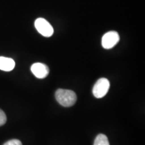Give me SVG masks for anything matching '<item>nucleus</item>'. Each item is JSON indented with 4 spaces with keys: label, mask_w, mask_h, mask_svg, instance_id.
Listing matches in <instances>:
<instances>
[{
    "label": "nucleus",
    "mask_w": 145,
    "mask_h": 145,
    "mask_svg": "<svg viewBox=\"0 0 145 145\" xmlns=\"http://www.w3.org/2000/svg\"><path fill=\"white\" fill-rule=\"evenodd\" d=\"M55 98L61 106H72L77 101V95L74 91L69 89H59L55 93Z\"/></svg>",
    "instance_id": "1"
},
{
    "label": "nucleus",
    "mask_w": 145,
    "mask_h": 145,
    "mask_svg": "<svg viewBox=\"0 0 145 145\" xmlns=\"http://www.w3.org/2000/svg\"><path fill=\"white\" fill-rule=\"evenodd\" d=\"M110 81L106 78H101L95 83L93 88V94L96 98H102L106 95L110 89Z\"/></svg>",
    "instance_id": "2"
},
{
    "label": "nucleus",
    "mask_w": 145,
    "mask_h": 145,
    "mask_svg": "<svg viewBox=\"0 0 145 145\" xmlns=\"http://www.w3.org/2000/svg\"><path fill=\"white\" fill-rule=\"evenodd\" d=\"M34 26L37 31L44 37H50L54 33L52 26L44 18H39L36 20Z\"/></svg>",
    "instance_id": "3"
},
{
    "label": "nucleus",
    "mask_w": 145,
    "mask_h": 145,
    "mask_svg": "<svg viewBox=\"0 0 145 145\" xmlns=\"http://www.w3.org/2000/svg\"><path fill=\"white\" fill-rule=\"evenodd\" d=\"M120 40V36L116 31L108 32L103 36L101 44L106 49H110L115 46Z\"/></svg>",
    "instance_id": "4"
},
{
    "label": "nucleus",
    "mask_w": 145,
    "mask_h": 145,
    "mask_svg": "<svg viewBox=\"0 0 145 145\" xmlns=\"http://www.w3.org/2000/svg\"><path fill=\"white\" fill-rule=\"evenodd\" d=\"M31 71L36 77L39 79H44L49 73V68L43 63H36L31 66Z\"/></svg>",
    "instance_id": "5"
},
{
    "label": "nucleus",
    "mask_w": 145,
    "mask_h": 145,
    "mask_svg": "<svg viewBox=\"0 0 145 145\" xmlns=\"http://www.w3.org/2000/svg\"><path fill=\"white\" fill-rule=\"evenodd\" d=\"M15 67V61L11 58L0 57V70L11 71Z\"/></svg>",
    "instance_id": "6"
},
{
    "label": "nucleus",
    "mask_w": 145,
    "mask_h": 145,
    "mask_svg": "<svg viewBox=\"0 0 145 145\" xmlns=\"http://www.w3.org/2000/svg\"><path fill=\"white\" fill-rule=\"evenodd\" d=\"M93 145H110V142L106 135L99 134L95 138Z\"/></svg>",
    "instance_id": "7"
},
{
    "label": "nucleus",
    "mask_w": 145,
    "mask_h": 145,
    "mask_svg": "<svg viewBox=\"0 0 145 145\" xmlns=\"http://www.w3.org/2000/svg\"><path fill=\"white\" fill-rule=\"evenodd\" d=\"M7 121V117L4 112L0 109V126H3L5 124Z\"/></svg>",
    "instance_id": "8"
},
{
    "label": "nucleus",
    "mask_w": 145,
    "mask_h": 145,
    "mask_svg": "<svg viewBox=\"0 0 145 145\" xmlns=\"http://www.w3.org/2000/svg\"><path fill=\"white\" fill-rule=\"evenodd\" d=\"M3 145H22V144L20 140H17V139H12V140L7 141Z\"/></svg>",
    "instance_id": "9"
}]
</instances>
